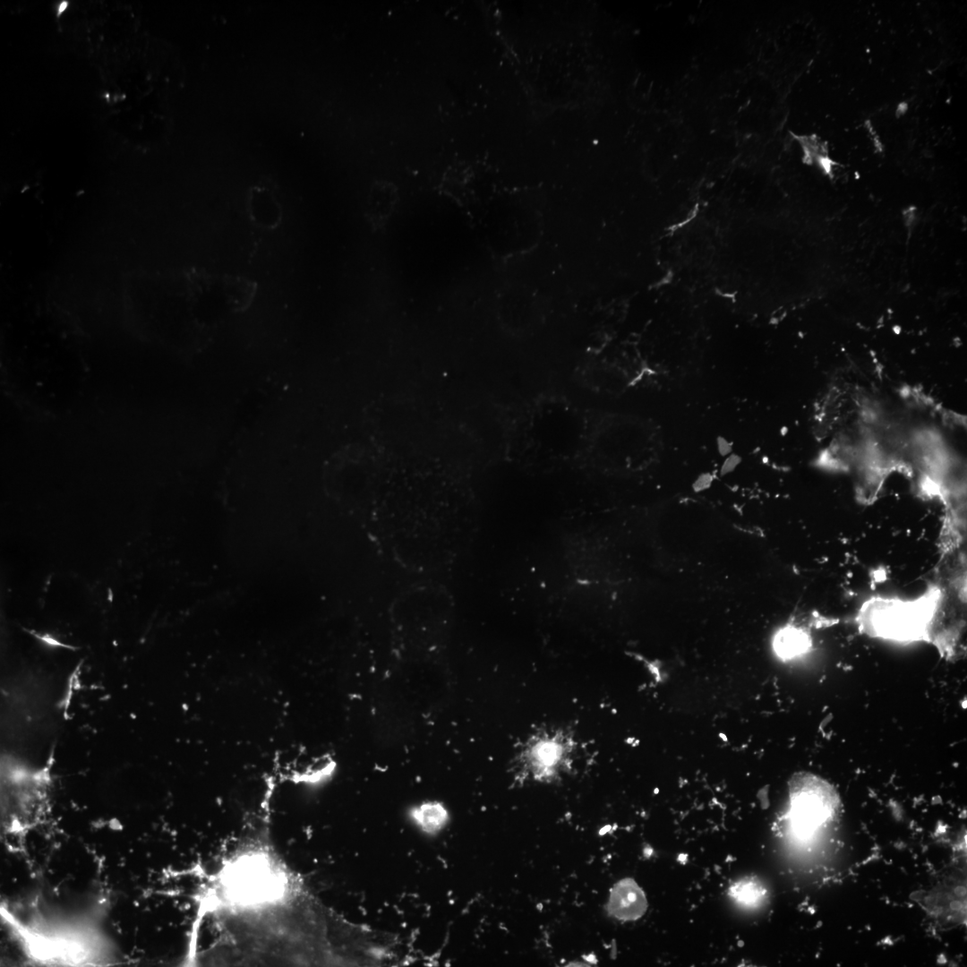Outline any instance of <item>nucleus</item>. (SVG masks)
<instances>
[{"label": "nucleus", "instance_id": "nucleus-1", "mask_svg": "<svg viewBox=\"0 0 967 967\" xmlns=\"http://www.w3.org/2000/svg\"><path fill=\"white\" fill-rule=\"evenodd\" d=\"M472 514L466 484L451 465L426 455H389L366 519L372 537L397 564L426 572L459 555Z\"/></svg>", "mask_w": 967, "mask_h": 967}, {"label": "nucleus", "instance_id": "nucleus-2", "mask_svg": "<svg viewBox=\"0 0 967 967\" xmlns=\"http://www.w3.org/2000/svg\"><path fill=\"white\" fill-rule=\"evenodd\" d=\"M587 409L557 394H541L519 405L505 428L507 457L524 466L577 465L582 453Z\"/></svg>", "mask_w": 967, "mask_h": 967}, {"label": "nucleus", "instance_id": "nucleus-3", "mask_svg": "<svg viewBox=\"0 0 967 967\" xmlns=\"http://www.w3.org/2000/svg\"><path fill=\"white\" fill-rule=\"evenodd\" d=\"M941 598L938 588L914 600L872 598L860 608L858 622L864 633L875 638L900 642L929 639Z\"/></svg>", "mask_w": 967, "mask_h": 967}, {"label": "nucleus", "instance_id": "nucleus-4", "mask_svg": "<svg viewBox=\"0 0 967 967\" xmlns=\"http://www.w3.org/2000/svg\"><path fill=\"white\" fill-rule=\"evenodd\" d=\"M651 432L641 421L594 409L587 410L585 442L577 465L595 471L618 466L644 453Z\"/></svg>", "mask_w": 967, "mask_h": 967}, {"label": "nucleus", "instance_id": "nucleus-5", "mask_svg": "<svg viewBox=\"0 0 967 967\" xmlns=\"http://www.w3.org/2000/svg\"><path fill=\"white\" fill-rule=\"evenodd\" d=\"M4 918L13 928L24 953L33 962L46 964L82 965L96 963V942L88 934L48 925L47 922L22 923L4 912Z\"/></svg>", "mask_w": 967, "mask_h": 967}, {"label": "nucleus", "instance_id": "nucleus-6", "mask_svg": "<svg viewBox=\"0 0 967 967\" xmlns=\"http://www.w3.org/2000/svg\"><path fill=\"white\" fill-rule=\"evenodd\" d=\"M790 819L803 838L826 829L840 817V797L826 780L810 773L794 774L789 782Z\"/></svg>", "mask_w": 967, "mask_h": 967}, {"label": "nucleus", "instance_id": "nucleus-7", "mask_svg": "<svg viewBox=\"0 0 967 967\" xmlns=\"http://www.w3.org/2000/svg\"><path fill=\"white\" fill-rule=\"evenodd\" d=\"M2 791V829L6 835L21 836L37 827L48 809L46 775L16 772L4 775Z\"/></svg>", "mask_w": 967, "mask_h": 967}, {"label": "nucleus", "instance_id": "nucleus-8", "mask_svg": "<svg viewBox=\"0 0 967 967\" xmlns=\"http://www.w3.org/2000/svg\"><path fill=\"white\" fill-rule=\"evenodd\" d=\"M452 595L441 585L420 583L400 592L390 607L391 616L401 629H438L452 610Z\"/></svg>", "mask_w": 967, "mask_h": 967}, {"label": "nucleus", "instance_id": "nucleus-9", "mask_svg": "<svg viewBox=\"0 0 967 967\" xmlns=\"http://www.w3.org/2000/svg\"><path fill=\"white\" fill-rule=\"evenodd\" d=\"M256 861V858H255ZM246 864L247 869H242L237 862L231 866L230 871L226 874L223 880L224 894L232 904L239 907L260 905L278 898L279 891L278 886H284V881L278 882L281 877L270 863L264 859L261 862ZM283 876V875H282Z\"/></svg>", "mask_w": 967, "mask_h": 967}, {"label": "nucleus", "instance_id": "nucleus-10", "mask_svg": "<svg viewBox=\"0 0 967 967\" xmlns=\"http://www.w3.org/2000/svg\"><path fill=\"white\" fill-rule=\"evenodd\" d=\"M573 740L562 731H545L531 736L520 759L535 778L553 777L569 762Z\"/></svg>", "mask_w": 967, "mask_h": 967}, {"label": "nucleus", "instance_id": "nucleus-11", "mask_svg": "<svg viewBox=\"0 0 967 967\" xmlns=\"http://www.w3.org/2000/svg\"><path fill=\"white\" fill-rule=\"evenodd\" d=\"M607 907L609 913L618 920H636L646 912L647 901L633 879L624 878L612 887Z\"/></svg>", "mask_w": 967, "mask_h": 967}, {"label": "nucleus", "instance_id": "nucleus-12", "mask_svg": "<svg viewBox=\"0 0 967 967\" xmlns=\"http://www.w3.org/2000/svg\"><path fill=\"white\" fill-rule=\"evenodd\" d=\"M810 646L811 638L809 634L805 630L793 626L781 629L773 640L775 654L783 660H789L805 654Z\"/></svg>", "mask_w": 967, "mask_h": 967}, {"label": "nucleus", "instance_id": "nucleus-13", "mask_svg": "<svg viewBox=\"0 0 967 967\" xmlns=\"http://www.w3.org/2000/svg\"><path fill=\"white\" fill-rule=\"evenodd\" d=\"M411 815L416 824L429 833L441 829L448 819L446 809L438 801L423 802L413 808Z\"/></svg>", "mask_w": 967, "mask_h": 967}, {"label": "nucleus", "instance_id": "nucleus-14", "mask_svg": "<svg viewBox=\"0 0 967 967\" xmlns=\"http://www.w3.org/2000/svg\"><path fill=\"white\" fill-rule=\"evenodd\" d=\"M730 895L738 903L754 906L765 898L766 890L756 877H744L735 882L729 889Z\"/></svg>", "mask_w": 967, "mask_h": 967}, {"label": "nucleus", "instance_id": "nucleus-15", "mask_svg": "<svg viewBox=\"0 0 967 967\" xmlns=\"http://www.w3.org/2000/svg\"><path fill=\"white\" fill-rule=\"evenodd\" d=\"M33 634L37 638L40 639L41 641L45 642L47 645L54 646H57L70 647V648L73 649V647H72L70 646L64 645V644L58 642L57 640H56L55 638L49 637L48 635L40 636V635H38L36 633H33Z\"/></svg>", "mask_w": 967, "mask_h": 967}]
</instances>
